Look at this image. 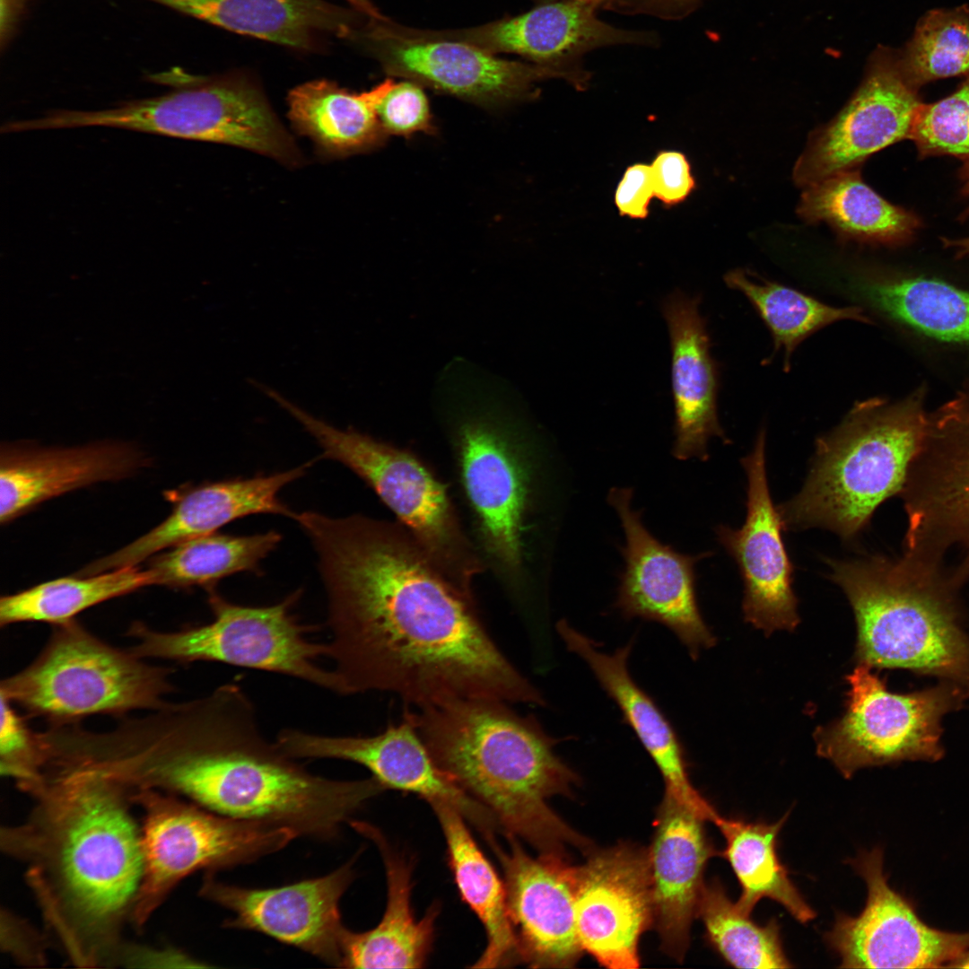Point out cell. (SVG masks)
Wrapping results in <instances>:
<instances>
[{
	"mask_svg": "<svg viewBox=\"0 0 969 969\" xmlns=\"http://www.w3.org/2000/svg\"><path fill=\"white\" fill-rule=\"evenodd\" d=\"M295 520L318 555L327 657L345 695L388 692L418 709L475 697L546 704L489 635L473 595L450 582L403 525L311 511Z\"/></svg>",
	"mask_w": 969,
	"mask_h": 969,
	"instance_id": "6da1fadb",
	"label": "cell"
},
{
	"mask_svg": "<svg viewBox=\"0 0 969 969\" xmlns=\"http://www.w3.org/2000/svg\"><path fill=\"white\" fill-rule=\"evenodd\" d=\"M167 711L160 731L118 736L103 764L109 777L130 789L181 795L230 818L327 840L385 790L372 776L339 781L310 773L266 738L236 683Z\"/></svg>",
	"mask_w": 969,
	"mask_h": 969,
	"instance_id": "7a4b0ae2",
	"label": "cell"
},
{
	"mask_svg": "<svg viewBox=\"0 0 969 969\" xmlns=\"http://www.w3.org/2000/svg\"><path fill=\"white\" fill-rule=\"evenodd\" d=\"M30 793L35 808L2 833L4 848L28 863L29 882L72 959L118 961L144 871L130 791L94 769L64 766Z\"/></svg>",
	"mask_w": 969,
	"mask_h": 969,
	"instance_id": "3957f363",
	"label": "cell"
},
{
	"mask_svg": "<svg viewBox=\"0 0 969 969\" xmlns=\"http://www.w3.org/2000/svg\"><path fill=\"white\" fill-rule=\"evenodd\" d=\"M507 702L458 698L404 713L438 766L495 818L502 834L522 839L539 853L567 857L568 847L587 852L591 842L548 805L570 795L578 774L554 751L557 740L532 716Z\"/></svg>",
	"mask_w": 969,
	"mask_h": 969,
	"instance_id": "277c9868",
	"label": "cell"
},
{
	"mask_svg": "<svg viewBox=\"0 0 969 969\" xmlns=\"http://www.w3.org/2000/svg\"><path fill=\"white\" fill-rule=\"evenodd\" d=\"M826 563L855 615L859 664L936 677L969 694V635L958 588L904 554Z\"/></svg>",
	"mask_w": 969,
	"mask_h": 969,
	"instance_id": "5b68a950",
	"label": "cell"
},
{
	"mask_svg": "<svg viewBox=\"0 0 969 969\" xmlns=\"http://www.w3.org/2000/svg\"><path fill=\"white\" fill-rule=\"evenodd\" d=\"M923 394L856 402L816 442L801 490L778 506L786 530L822 528L853 541L883 502L901 492L924 437Z\"/></svg>",
	"mask_w": 969,
	"mask_h": 969,
	"instance_id": "8992f818",
	"label": "cell"
},
{
	"mask_svg": "<svg viewBox=\"0 0 969 969\" xmlns=\"http://www.w3.org/2000/svg\"><path fill=\"white\" fill-rule=\"evenodd\" d=\"M173 89L111 109H59L57 128L108 127L164 136L226 144L296 166L302 157L256 81L243 73L215 77L173 71L157 74Z\"/></svg>",
	"mask_w": 969,
	"mask_h": 969,
	"instance_id": "52a82bcc",
	"label": "cell"
},
{
	"mask_svg": "<svg viewBox=\"0 0 969 969\" xmlns=\"http://www.w3.org/2000/svg\"><path fill=\"white\" fill-rule=\"evenodd\" d=\"M271 399L316 440L323 458L343 464L375 492L450 582L473 595L472 581L485 564L463 529L446 485L417 456L353 428H336L278 391Z\"/></svg>",
	"mask_w": 969,
	"mask_h": 969,
	"instance_id": "ba28073f",
	"label": "cell"
},
{
	"mask_svg": "<svg viewBox=\"0 0 969 969\" xmlns=\"http://www.w3.org/2000/svg\"><path fill=\"white\" fill-rule=\"evenodd\" d=\"M110 646L72 620L56 625L43 651L1 683V692L33 715L56 722L84 716L167 709L165 668Z\"/></svg>",
	"mask_w": 969,
	"mask_h": 969,
	"instance_id": "9c48e42d",
	"label": "cell"
},
{
	"mask_svg": "<svg viewBox=\"0 0 969 969\" xmlns=\"http://www.w3.org/2000/svg\"><path fill=\"white\" fill-rule=\"evenodd\" d=\"M300 598L297 590L276 604L249 607L232 603L214 589L208 592L212 622L171 633L134 624L130 634L137 644L132 652L140 658L214 661L273 672L345 694L335 670L317 664L328 651L327 643L307 638L318 627L301 624L292 613Z\"/></svg>",
	"mask_w": 969,
	"mask_h": 969,
	"instance_id": "30bf717a",
	"label": "cell"
},
{
	"mask_svg": "<svg viewBox=\"0 0 969 969\" xmlns=\"http://www.w3.org/2000/svg\"><path fill=\"white\" fill-rule=\"evenodd\" d=\"M129 790L144 811V871L130 918L137 928L190 874L252 862L298 837L288 827L230 818L159 790Z\"/></svg>",
	"mask_w": 969,
	"mask_h": 969,
	"instance_id": "8fae6325",
	"label": "cell"
},
{
	"mask_svg": "<svg viewBox=\"0 0 969 969\" xmlns=\"http://www.w3.org/2000/svg\"><path fill=\"white\" fill-rule=\"evenodd\" d=\"M847 680L845 714L815 733L818 755L845 778L867 766L940 760L942 720L969 697L947 681L909 694L892 693L860 664Z\"/></svg>",
	"mask_w": 969,
	"mask_h": 969,
	"instance_id": "7c38bea8",
	"label": "cell"
},
{
	"mask_svg": "<svg viewBox=\"0 0 969 969\" xmlns=\"http://www.w3.org/2000/svg\"><path fill=\"white\" fill-rule=\"evenodd\" d=\"M453 445L479 554L504 582L516 587L526 575L527 535L534 499L527 444L509 423L480 415L457 425Z\"/></svg>",
	"mask_w": 969,
	"mask_h": 969,
	"instance_id": "4fadbf2b",
	"label": "cell"
},
{
	"mask_svg": "<svg viewBox=\"0 0 969 969\" xmlns=\"http://www.w3.org/2000/svg\"><path fill=\"white\" fill-rule=\"evenodd\" d=\"M374 57L391 76L455 96L487 109L531 100L537 83L563 79L575 89L579 78L563 68L504 59L473 45L428 35L387 20L362 22L348 39Z\"/></svg>",
	"mask_w": 969,
	"mask_h": 969,
	"instance_id": "5bb4252c",
	"label": "cell"
},
{
	"mask_svg": "<svg viewBox=\"0 0 969 969\" xmlns=\"http://www.w3.org/2000/svg\"><path fill=\"white\" fill-rule=\"evenodd\" d=\"M853 867L867 886V901L855 917L841 914L826 933L842 968L948 967L969 950V932L933 928L887 883L881 848L860 853Z\"/></svg>",
	"mask_w": 969,
	"mask_h": 969,
	"instance_id": "9a60e30c",
	"label": "cell"
},
{
	"mask_svg": "<svg viewBox=\"0 0 969 969\" xmlns=\"http://www.w3.org/2000/svg\"><path fill=\"white\" fill-rule=\"evenodd\" d=\"M587 853L576 868L575 919L582 950L607 968H638L640 940L653 927L648 849L619 842Z\"/></svg>",
	"mask_w": 969,
	"mask_h": 969,
	"instance_id": "2e32d148",
	"label": "cell"
},
{
	"mask_svg": "<svg viewBox=\"0 0 969 969\" xmlns=\"http://www.w3.org/2000/svg\"><path fill=\"white\" fill-rule=\"evenodd\" d=\"M921 104L918 89L900 67L897 53L877 51L846 106L810 136L795 164L794 181L806 188L855 169L871 154L910 138Z\"/></svg>",
	"mask_w": 969,
	"mask_h": 969,
	"instance_id": "e0dca14e",
	"label": "cell"
},
{
	"mask_svg": "<svg viewBox=\"0 0 969 969\" xmlns=\"http://www.w3.org/2000/svg\"><path fill=\"white\" fill-rule=\"evenodd\" d=\"M608 502L618 514L624 533L615 606L624 617L651 620L667 626L696 659L715 637L703 621L696 599L695 565L710 554L689 555L659 541L633 508V491H609Z\"/></svg>",
	"mask_w": 969,
	"mask_h": 969,
	"instance_id": "ac0fdd59",
	"label": "cell"
},
{
	"mask_svg": "<svg viewBox=\"0 0 969 969\" xmlns=\"http://www.w3.org/2000/svg\"><path fill=\"white\" fill-rule=\"evenodd\" d=\"M277 744L291 757L350 761L371 773L386 790L416 794L429 804L455 808L487 842L502 833L494 816L460 789L435 763L413 722L404 715L373 736H327L297 729L279 732Z\"/></svg>",
	"mask_w": 969,
	"mask_h": 969,
	"instance_id": "d6986e66",
	"label": "cell"
},
{
	"mask_svg": "<svg viewBox=\"0 0 969 969\" xmlns=\"http://www.w3.org/2000/svg\"><path fill=\"white\" fill-rule=\"evenodd\" d=\"M354 877L352 862L331 873L273 888H248L216 880L203 882V897L230 910V929L255 930L341 967L347 929L339 910Z\"/></svg>",
	"mask_w": 969,
	"mask_h": 969,
	"instance_id": "ffe728a7",
	"label": "cell"
},
{
	"mask_svg": "<svg viewBox=\"0 0 969 969\" xmlns=\"http://www.w3.org/2000/svg\"><path fill=\"white\" fill-rule=\"evenodd\" d=\"M490 844L503 872L510 920L520 963L572 968L584 953L575 919L576 868L566 856L528 854L514 835Z\"/></svg>",
	"mask_w": 969,
	"mask_h": 969,
	"instance_id": "44dd1931",
	"label": "cell"
},
{
	"mask_svg": "<svg viewBox=\"0 0 969 969\" xmlns=\"http://www.w3.org/2000/svg\"><path fill=\"white\" fill-rule=\"evenodd\" d=\"M764 447L763 429L752 451L741 459L747 477L744 524L740 528L720 525L716 534L741 574L746 620L771 633L793 630L799 618L798 600L792 589L793 565L782 540L781 517L770 493Z\"/></svg>",
	"mask_w": 969,
	"mask_h": 969,
	"instance_id": "7402d4cb",
	"label": "cell"
},
{
	"mask_svg": "<svg viewBox=\"0 0 969 969\" xmlns=\"http://www.w3.org/2000/svg\"><path fill=\"white\" fill-rule=\"evenodd\" d=\"M597 8L576 1L539 4L522 14L459 30L429 31L432 37L462 41L493 54L511 53L530 62L565 69L589 82L581 58L615 45H653L652 32L615 28L598 18Z\"/></svg>",
	"mask_w": 969,
	"mask_h": 969,
	"instance_id": "603a6c76",
	"label": "cell"
},
{
	"mask_svg": "<svg viewBox=\"0 0 969 969\" xmlns=\"http://www.w3.org/2000/svg\"><path fill=\"white\" fill-rule=\"evenodd\" d=\"M310 463L284 472L205 482L186 487L174 496L168 518L129 545L83 569L92 575L136 566L173 546L216 532L230 522L253 514L295 518L279 498L281 490L306 473Z\"/></svg>",
	"mask_w": 969,
	"mask_h": 969,
	"instance_id": "cb8c5ba5",
	"label": "cell"
},
{
	"mask_svg": "<svg viewBox=\"0 0 969 969\" xmlns=\"http://www.w3.org/2000/svg\"><path fill=\"white\" fill-rule=\"evenodd\" d=\"M697 812L665 793L653 823L648 848L653 903V928L662 950L681 962L703 886L706 864L714 854Z\"/></svg>",
	"mask_w": 969,
	"mask_h": 969,
	"instance_id": "d4e9b609",
	"label": "cell"
},
{
	"mask_svg": "<svg viewBox=\"0 0 969 969\" xmlns=\"http://www.w3.org/2000/svg\"><path fill=\"white\" fill-rule=\"evenodd\" d=\"M556 630L567 649L588 664L602 688L618 705L658 767L665 793L711 822L717 812L693 786L677 734L656 703L630 675L628 658L633 642L607 653L564 619L556 624Z\"/></svg>",
	"mask_w": 969,
	"mask_h": 969,
	"instance_id": "484cf974",
	"label": "cell"
},
{
	"mask_svg": "<svg viewBox=\"0 0 969 969\" xmlns=\"http://www.w3.org/2000/svg\"><path fill=\"white\" fill-rule=\"evenodd\" d=\"M671 341V377L675 405L673 455L685 460L708 458L710 438L727 442L717 414V369L698 300L681 291L663 302Z\"/></svg>",
	"mask_w": 969,
	"mask_h": 969,
	"instance_id": "4316f807",
	"label": "cell"
},
{
	"mask_svg": "<svg viewBox=\"0 0 969 969\" xmlns=\"http://www.w3.org/2000/svg\"><path fill=\"white\" fill-rule=\"evenodd\" d=\"M147 459L124 445L71 449L6 448L0 459V520L7 523L39 503L95 483L135 474Z\"/></svg>",
	"mask_w": 969,
	"mask_h": 969,
	"instance_id": "83f0119b",
	"label": "cell"
},
{
	"mask_svg": "<svg viewBox=\"0 0 969 969\" xmlns=\"http://www.w3.org/2000/svg\"><path fill=\"white\" fill-rule=\"evenodd\" d=\"M348 823L380 851L386 871L387 904L380 921L373 929L364 932L347 929L341 967H423L432 947L439 904H432L423 918L416 919L411 904L412 862L397 853L376 826L352 819Z\"/></svg>",
	"mask_w": 969,
	"mask_h": 969,
	"instance_id": "f1b7e54d",
	"label": "cell"
},
{
	"mask_svg": "<svg viewBox=\"0 0 969 969\" xmlns=\"http://www.w3.org/2000/svg\"><path fill=\"white\" fill-rule=\"evenodd\" d=\"M230 31L301 51L348 39L361 14L325 0H149Z\"/></svg>",
	"mask_w": 969,
	"mask_h": 969,
	"instance_id": "f546056e",
	"label": "cell"
},
{
	"mask_svg": "<svg viewBox=\"0 0 969 969\" xmlns=\"http://www.w3.org/2000/svg\"><path fill=\"white\" fill-rule=\"evenodd\" d=\"M394 83L387 79L369 91L353 92L328 80L307 82L289 92L288 118L324 158L373 151L388 137L377 108Z\"/></svg>",
	"mask_w": 969,
	"mask_h": 969,
	"instance_id": "4dcf8cb0",
	"label": "cell"
},
{
	"mask_svg": "<svg viewBox=\"0 0 969 969\" xmlns=\"http://www.w3.org/2000/svg\"><path fill=\"white\" fill-rule=\"evenodd\" d=\"M430 806L444 835L448 863L459 895L485 930V948L471 967L501 968L519 964L503 879L473 838L465 817L449 804L433 802Z\"/></svg>",
	"mask_w": 969,
	"mask_h": 969,
	"instance_id": "1f68e13d",
	"label": "cell"
},
{
	"mask_svg": "<svg viewBox=\"0 0 969 969\" xmlns=\"http://www.w3.org/2000/svg\"><path fill=\"white\" fill-rule=\"evenodd\" d=\"M798 214L807 223H828L845 240L882 245L907 241L921 225L916 214L887 202L855 169L806 187Z\"/></svg>",
	"mask_w": 969,
	"mask_h": 969,
	"instance_id": "d6a6232c",
	"label": "cell"
},
{
	"mask_svg": "<svg viewBox=\"0 0 969 969\" xmlns=\"http://www.w3.org/2000/svg\"><path fill=\"white\" fill-rule=\"evenodd\" d=\"M787 815L773 824L749 823L726 818L718 813L711 822L726 842L723 856L729 861L741 887L736 905L750 915L756 904L772 899L782 905L797 921L814 919V910L806 903L776 851L777 837Z\"/></svg>",
	"mask_w": 969,
	"mask_h": 969,
	"instance_id": "836d02e7",
	"label": "cell"
},
{
	"mask_svg": "<svg viewBox=\"0 0 969 969\" xmlns=\"http://www.w3.org/2000/svg\"><path fill=\"white\" fill-rule=\"evenodd\" d=\"M281 535L275 531L248 536L212 533L179 543L153 556L149 563L154 584L174 588L202 587L214 590L222 580L240 572L260 573L261 562L273 552Z\"/></svg>",
	"mask_w": 969,
	"mask_h": 969,
	"instance_id": "e575fe53",
	"label": "cell"
},
{
	"mask_svg": "<svg viewBox=\"0 0 969 969\" xmlns=\"http://www.w3.org/2000/svg\"><path fill=\"white\" fill-rule=\"evenodd\" d=\"M879 311L931 338L969 344V291L929 278H872L859 285Z\"/></svg>",
	"mask_w": 969,
	"mask_h": 969,
	"instance_id": "d590c367",
	"label": "cell"
},
{
	"mask_svg": "<svg viewBox=\"0 0 969 969\" xmlns=\"http://www.w3.org/2000/svg\"><path fill=\"white\" fill-rule=\"evenodd\" d=\"M153 584L149 569L136 566L49 581L2 597L0 624L20 622L62 624L92 606Z\"/></svg>",
	"mask_w": 969,
	"mask_h": 969,
	"instance_id": "8d00e7d4",
	"label": "cell"
},
{
	"mask_svg": "<svg viewBox=\"0 0 969 969\" xmlns=\"http://www.w3.org/2000/svg\"><path fill=\"white\" fill-rule=\"evenodd\" d=\"M725 282L755 307L772 333L774 351L782 350L788 370L796 347L816 331L844 319L870 323L860 307H833L746 269L732 270L725 275Z\"/></svg>",
	"mask_w": 969,
	"mask_h": 969,
	"instance_id": "74e56055",
	"label": "cell"
},
{
	"mask_svg": "<svg viewBox=\"0 0 969 969\" xmlns=\"http://www.w3.org/2000/svg\"><path fill=\"white\" fill-rule=\"evenodd\" d=\"M697 917L716 951L738 968H789L775 920L761 926L742 913L717 881L704 885Z\"/></svg>",
	"mask_w": 969,
	"mask_h": 969,
	"instance_id": "f35d334b",
	"label": "cell"
},
{
	"mask_svg": "<svg viewBox=\"0 0 969 969\" xmlns=\"http://www.w3.org/2000/svg\"><path fill=\"white\" fill-rule=\"evenodd\" d=\"M897 58L904 76L916 89L938 79L969 74V7L927 13Z\"/></svg>",
	"mask_w": 969,
	"mask_h": 969,
	"instance_id": "ab89813d",
	"label": "cell"
},
{
	"mask_svg": "<svg viewBox=\"0 0 969 969\" xmlns=\"http://www.w3.org/2000/svg\"><path fill=\"white\" fill-rule=\"evenodd\" d=\"M910 138L921 157L949 154L969 158V74L950 95L921 105Z\"/></svg>",
	"mask_w": 969,
	"mask_h": 969,
	"instance_id": "60d3db41",
	"label": "cell"
},
{
	"mask_svg": "<svg viewBox=\"0 0 969 969\" xmlns=\"http://www.w3.org/2000/svg\"><path fill=\"white\" fill-rule=\"evenodd\" d=\"M0 768L3 775L17 780L28 792L42 780L47 754L42 735L31 732L2 693Z\"/></svg>",
	"mask_w": 969,
	"mask_h": 969,
	"instance_id": "b9f144b4",
	"label": "cell"
},
{
	"mask_svg": "<svg viewBox=\"0 0 969 969\" xmlns=\"http://www.w3.org/2000/svg\"><path fill=\"white\" fill-rule=\"evenodd\" d=\"M377 111L388 135L408 137L416 133H437L423 86L413 81L395 83L379 104Z\"/></svg>",
	"mask_w": 969,
	"mask_h": 969,
	"instance_id": "7bdbcfd3",
	"label": "cell"
},
{
	"mask_svg": "<svg viewBox=\"0 0 969 969\" xmlns=\"http://www.w3.org/2000/svg\"><path fill=\"white\" fill-rule=\"evenodd\" d=\"M655 196L667 205L685 200L694 188L686 157L676 151L658 153L650 164Z\"/></svg>",
	"mask_w": 969,
	"mask_h": 969,
	"instance_id": "ee69618b",
	"label": "cell"
},
{
	"mask_svg": "<svg viewBox=\"0 0 969 969\" xmlns=\"http://www.w3.org/2000/svg\"><path fill=\"white\" fill-rule=\"evenodd\" d=\"M655 196L650 166L636 163L627 168L619 182L615 203L622 215L642 219L648 215L649 205Z\"/></svg>",
	"mask_w": 969,
	"mask_h": 969,
	"instance_id": "f6af8a7d",
	"label": "cell"
},
{
	"mask_svg": "<svg viewBox=\"0 0 969 969\" xmlns=\"http://www.w3.org/2000/svg\"><path fill=\"white\" fill-rule=\"evenodd\" d=\"M6 950L17 960L28 965H43L45 945L43 940L26 922L5 912Z\"/></svg>",
	"mask_w": 969,
	"mask_h": 969,
	"instance_id": "bcb514c9",
	"label": "cell"
},
{
	"mask_svg": "<svg viewBox=\"0 0 969 969\" xmlns=\"http://www.w3.org/2000/svg\"><path fill=\"white\" fill-rule=\"evenodd\" d=\"M700 0H608L602 7L625 15L643 14L677 21L687 16Z\"/></svg>",
	"mask_w": 969,
	"mask_h": 969,
	"instance_id": "7dc6e473",
	"label": "cell"
},
{
	"mask_svg": "<svg viewBox=\"0 0 969 969\" xmlns=\"http://www.w3.org/2000/svg\"><path fill=\"white\" fill-rule=\"evenodd\" d=\"M29 0H1V45L9 41Z\"/></svg>",
	"mask_w": 969,
	"mask_h": 969,
	"instance_id": "c3c4849f",
	"label": "cell"
},
{
	"mask_svg": "<svg viewBox=\"0 0 969 969\" xmlns=\"http://www.w3.org/2000/svg\"><path fill=\"white\" fill-rule=\"evenodd\" d=\"M361 14L370 19L386 20L371 0H346Z\"/></svg>",
	"mask_w": 969,
	"mask_h": 969,
	"instance_id": "681fc988",
	"label": "cell"
},
{
	"mask_svg": "<svg viewBox=\"0 0 969 969\" xmlns=\"http://www.w3.org/2000/svg\"><path fill=\"white\" fill-rule=\"evenodd\" d=\"M943 243L946 247L954 249L956 257L969 258V237L959 240L944 239Z\"/></svg>",
	"mask_w": 969,
	"mask_h": 969,
	"instance_id": "f907efd6",
	"label": "cell"
},
{
	"mask_svg": "<svg viewBox=\"0 0 969 969\" xmlns=\"http://www.w3.org/2000/svg\"><path fill=\"white\" fill-rule=\"evenodd\" d=\"M960 176L963 182L962 192L965 196H969V158L965 159V162L960 171ZM963 216H969V207L966 209Z\"/></svg>",
	"mask_w": 969,
	"mask_h": 969,
	"instance_id": "816d5d0a",
	"label": "cell"
},
{
	"mask_svg": "<svg viewBox=\"0 0 969 969\" xmlns=\"http://www.w3.org/2000/svg\"><path fill=\"white\" fill-rule=\"evenodd\" d=\"M948 968H969V950L953 961Z\"/></svg>",
	"mask_w": 969,
	"mask_h": 969,
	"instance_id": "f5cc1de1",
	"label": "cell"
},
{
	"mask_svg": "<svg viewBox=\"0 0 969 969\" xmlns=\"http://www.w3.org/2000/svg\"><path fill=\"white\" fill-rule=\"evenodd\" d=\"M535 1L539 4H544V3L553 2V1H560V0H535ZM570 1H576V2H580V3H583V4L591 5V6L598 9L600 6L602 7L603 4H606L608 0H570Z\"/></svg>",
	"mask_w": 969,
	"mask_h": 969,
	"instance_id": "db71d44e",
	"label": "cell"
}]
</instances>
